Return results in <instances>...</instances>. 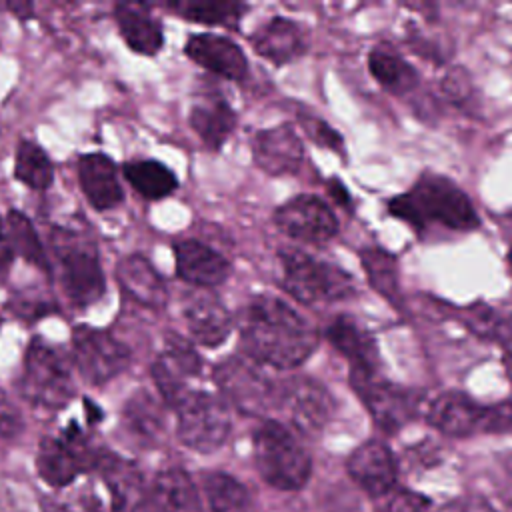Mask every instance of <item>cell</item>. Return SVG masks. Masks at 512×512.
Segmentation results:
<instances>
[{"label": "cell", "instance_id": "7c38bea8", "mask_svg": "<svg viewBox=\"0 0 512 512\" xmlns=\"http://www.w3.org/2000/svg\"><path fill=\"white\" fill-rule=\"evenodd\" d=\"M276 408L302 434H318L334 414L332 394L310 376H290L278 382Z\"/></svg>", "mask_w": 512, "mask_h": 512}, {"label": "cell", "instance_id": "2e32d148", "mask_svg": "<svg viewBox=\"0 0 512 512\" xmlns=\"http://www.w3.org/2000/svg\"><path fill=\"white\" fill-rule=\"evenodd\" d=\"M350 478L372 496H386L398 480V464L390 448L378 440H368L354 448L346 460Z\"/></svg>", "mask_w": 512, "mask_h": 512}, {"label": "cell", "instance_id": "ffe728a7", "mask_svg": "<svg viewBox=\"0 0 512 512\" xmlns=\"http://www.w3.org/2000/svg\"><path fill=\"white\" fill-rule=\"evenodd\" d=\"M174 258L178 278L196 288L212 290L226 282L232 272L230 262L220 252L192 238L174 244Z\"/></svg>", "mask_w": 512, "mask_h": 512}, {"label": "cell", "instance_id": "4316f807", "mask_svg": "<svg viewBox=\"0 0 512 512\" xmlns=\"http://www.w3.org/2000/svg\"><path fill=\"white\" fill-rule=\"evenodd\" d=\"M116 278L124 292L138 304L148 308H162L168 300V290L162 276L140 254L126 256L118 262Z\"/></svg>", "mask_w": 512, "mask_h": 512}, {"label": "cell", "instance_id": "f546056e", "mask_svg": "<svg viewBox=\"0 0 512 512\" xmlns=\"http://www.w3.org/2000/svg\"><path fill=\"white\" fill-rule=\"evenodd\" d=\"M122 422L140 442H154L164 428V412L160 402L148 390H136L124 404Z\"/></svg>", "mask_w": 512, "mask_h": 512}, {"label": "cell", "instance_id": "d6986e66", "mask_svg": "<svg viewBox=\"0 0 512 512\" xmlns=\"http://www.w3.org/2000/svg\"><path fill=\"white\" fill-rule=\"evenodd\" d=\"M326 338L348 360L350 374H378L380 354L376 338L360 322L350 316H338L328 324Z\"/></svg>", "mask_w": 512, "mask_h": 512}, {"label": "cell", "instance_id": "484cf974", "mask_svg": "<svg viewBox=\"0 0 512 512\" xmlns=\"http://www.w3.org/2000/svg\"><path fill=\"white\" fill-rule=\"evenodd\" d=\"M154 512H202L198 488L184 468L170 466L154 476L150 488Z\"/></svg>", "mask_w": 512, "mask_h": 512}, {"label": "cell", "instance_id": "f35d334b", "mask_svg": "<svg viewBox=\"0 0 512 512\" xmlns=\"http://www.w3.org/2000/svg\"><path fill=\"white\" fill-rule=\"evenodd\" d=\"M428 500L416 492H396L388 502V512H426Z\"/></svg>", "mask_w": 512, "mask_h": 512}, {"label": "cell", "instance_id": "9c48e42d", "mask_svg": "<svg viewBox=\"0 0 512 512\" xmlns=\"http://www.w3.org/2000/svg\"><path fill=\"white\" fill-rule=\"evenodd\" d=\"M214 382L224 398L242 414L264 416L276 408L278 382L264 372V366L242 352L222 360L214 368Z\"/></svg>", "mask_w": 512, "mask_h": 512}, {"label": "cell", "instance_id": "83f0119b", "mask_svg": "<svg viewBox=\"0 0 512 512\" xmlns=\"http://www.w3.org/2000/svg\"><path fill=\"white\" fill-rule=\"evenodd\" d=\"M190 126L210 150H220L236 128V112L220 96H206L190 110Z\"/></svg>", "mask_w": 512, "mask_h": 512}, {"label": "cell", "instance_id": "6da1fadb", "mask_svg": "<svg viewBox=\"0 0 512 512\" xmlns=\"http://www.w3.org/2000/svg\"><path fill=\"white\" fill-rule=\"evenodd\" d=\"M242 354L260 366L296 368L318 348L316 328L276 296L252 298L240 314Z\"/></svg>", "mask_w": 512, "mask_h": 512}, {"label": "cell", "instance_id": "1f68e13d", "mask_svg": "<svg viewBox=\"0 0 512 512\" xmlns=\"http://www.w3.org/2000/svg\"><path fill=\"white\" fill-rule=\"evenodd\" d=\"M4 228H6V234H8L10 246L14 250V256L24 258L28 264L40 268L46 274L52 270L44 244L40 242L32 222L22 212L10 210L6 214Z\"/></svg>", "mask_w": 512, "mask_h": 512}, {"label": "cell", "instance_id": "ee69618b", "mask_svg": "<svg viewBox=\"0 0 512 512\" xmlns=\"http://www.w3.org/2000/svg\"><path fill=\"white\" fill-rule=\"evenodd\" d=\"M42 512H70L66 504L52 500V498H44L42 500Z\"/></svg>", "mask_w": 512, "mask_h": 512}, {"label": "cell", "instance_id": "d590c367", "mask_svg": "<svg viewBox=\"0 0 512 512\" xmlns=\"http://www.w3.org/2000/svg\"><path fill=\"white\" fill-rule=\"evenodd\" d=\"M362 264L366 270V276L374 290H378L388 300H396L398 296V268L396 258L380 248H364Z\"/></svg>", "mask_w": 512, "mask_h": 512}, {"label": "cell", "instance_id": "8992f818", "mask_svg": "<svg viewBox=\"0 0 512 512\" xmlns=\"http://www.w3.org/2000/svg\"><path fill=\"white\" fill-rule=\"evenodd\" d=\"M18 392L26 402L44 410H62L76 394L64 358L38 336L26 348Z\"/></svg>", "mask_w": 512, "mask_h": 512}, {"label": "cell", "instance_id": "9a60e30c", "mask_svg": "<svg viewBox=\"0 0 512 512\" xmlns=\"http://www.w3.org/2000/svg\"><path fill=\"white\" fill-rule=\"evenodd\" d=\"M276 226L290 238L320 244L336 236L338 220L332 208L312 194H300L274 212Z\"/></svg>", "mask_w": 512, "mask_h": 512}, {"label": "cell", "instance_id": "603a6c76", "mask_svg": "<svg viewBox=\"0 0 512 512\" xmlns=\"http://www.w3.org/2000/svg\"><path fill=\"white\" fill-rule=\"evenodd\" d=\"M250 42L258 56L270 60L276 66L288 64L306 50L302 28L284 16H272L260 24L250 36Z\"/></svg>", "mask_w": 512, "mask_h": 512}, {"label": "cell", "instance_id": "e575fe53", "mask_svg": "<svg viewBox=\"0 0 512 512\" xmlns=\"http://www.w3.org/2000/svg\"><path fill=\"white\" fill-rule=\"evenodd\" d=\"M166 8L184 20L210 26H232L246 12L240 2H168Z\"/></svg>", "mask_w": 512, "mask_h": 512}, {"label": "cell", "instance_id": "8d00e7d4", "mask_svg": "<svg viewBox=\"0 0 512 512\" xmlns=\"http://www.w3.org/2000/svg\"><path fill=\"white\" fill-rule=\"evenodd\" d=\"M300 126L304 130V134L314 140L318 146L322 148H328L332 152H338L342 154L344 152V140L342 136L326 122H322L320 118H314V116H302L300 118Z\"/></svg>", "mask_w": 512, "mask_h": 512}, {"label": "cell", "instance_id": "5bb4252c", "mask_svg": "<svg viewBox=\"0 0 512 512\" xmlns=\"http://www.w3.org/2000/svg\"><path fill=\"white\" fill-rule=\"evenodd\" d=\"M150 372L162 400L176 408L192 390L190 380L202 374V358L186 338L168 334Z\"/></svg>", "mask_w": 512, "mask_h": 512}, {"label": "cell", "instance_id": "74e56055", "mask_svg": "<svg viewBox=\"0 0 512 512\" xmlns=\"http://www.w3.org/2000/svg\"><path fill=\"white\" fill-rule=\"evenodd\" d=\"M24 430V418L14 400L0 388V438L14 440Z\"/></svg>", "mask_w": 512, "mask_h": 512}, {"label": "cell", "instance_id": "60d3db41", "mask_svg": "<svg viewBox=\"0 0 512 512\" xmlns=\"http://www.w3.org/2000/svg\"><path fill=\"white\" fill-rule=\"evenodd\" d=\"M12 260H14V250L10 246V240H8V234H6V228L0 220V282L6 278L10 266H12Z\"/></svg>", "mask_w": 512, "mask_h": 512}, {"label": "cell", "instance_id": "ac0fdd59", "mask_svg": "<svg viewBox=\"0 0 512 512\" xmlns=\"http://www.w3.org/2000/svg\"><path fill=\"white\" fill-rule=\"evenodd\" d=\"M254 162L270 176L296 174L304 164V144L290 124L260 130L252 142Z\"/></svg>", "mask_w": 512, "mask_h": 512}, {"label": "cell", "instance_id": "4fadbf2b", "mask_svg": "<svg viewBox=\"0 0 512 512\" xmlns=\"http://www.w3.org/2000/svg\"><path fill=\"white\" fill-rule=\"evenodd\" d=\"M350 382L358 398L364 402L366 410L370 412L372 420L384 432L392 434L416 416L418 398L412 394V390L392 384L380 378L378 374L376 376L350 374Z\"/></svg>", "mask_w": 512, "mask_h": 512}, {"label": "cell", "instance_id": "44dd1931", "mask_svg": "<svg viewBox=\"0 0 512 512\" xmlns=\"http://www.w3.org/2000/svg\"><path fill=\"white\" fill-rule=\"evenodd\" d=\"M184 54L216 76L242 82L248 76V62L236 42L218 34H194L184 44Z\"/></svg>", "mask_w": 512, "mask_h": 512}, {"label": "cell", "instance_id": "c3c4849f", "mask_svg": "<svg viewBox=\"0 0 512 512\" xmlns=\"http://www.w3.org/2000/svg\"><path fill=\"white\" fill-rule=\"evenodd\" d=\"M0 326H2V318H0Z\"/></svg>", "mask_w": 512, "mask_h": 512}, {"label": "cell", "instance_id": "f6af8a7d", "mask_svg": "<svg viewBox=\"0 0 512 512\" xmlns=\"http://www.w3.org/2000/svg\"><path fill=\"white\" fill-rule=\"evenodd\" d=\"M84 510H86V512H106L104 506H102V502L98 500V496H86V500H84Z\"/></svg>", "mask_w": 512, "mask_h": 512}, {"label": "cell", "instance_id": "5b68a950", "mask_svg": "<svg viewBox=\"0 0 512 512\" xmlns=\"http://www.w3.org/2000/svg\"><path fill=\"white\" fill-rule=\"evenodd\" d=\"M284 290L304 304L334 302L356 294L354 278L340 266L318 260L296 248H280Z\"/></svg>", "mask_w": 512, "mask_h": 512}, {"label": "cell", "instance_id": "7bdbcfd3", "mask_svg": "<svg viewBox=\"0 0 512 512\" xmlns=\"http://www.w3.org/2000/svg\"><path fill=\"white\" fill-rule=\"evenodd\" d=\"M8 10H12L20 18H30L32 16V4L28 2H16V4H6Z\"/></svg>", "mask_w": 512, "mask_h": 512}, {"label": "cell", "instance_id": "e0dca14e", "mask_svg": "<svg viewBox=\"0 0 512 512\" xmlns=\"http://www.w3.org/2000/svg\"><path fill=\"white\" fill-rule=\"evenodd\" d=\"M184 320L192 338L208 348L220 346L232 332L234 320L224 302L206 288H196L184 302Z\"/></svg>", "mask_w": 512, "mask_h": 512}, {"label": "cell", "instance_id": "ab89813d", "mask_svg": "<svg viewBox=\"0 0 512 512\" xmlns=\"http://www.w3.org/2000/svg\"><path fill=\"white\" fill-rule=\"evenodd\" d=\"M436 512H494V508L482 496H460L446 502Z\"/></svg>", "mask_w": 512, "mask_h": 512}, {"label": "cell", "instance_id": "d4e9b609", "mask_svg": "<svg viewBox=\"0 0 512 512\" xmlns=\"http://www.w3.org/2000/svg\"><path fill=\"white\" fill-rule=\"evenodd\" d=\"M114 18L120 36L132 52L152 56L162 48V24L150 14L148 6L136 2H118L114 6Z\"/></svg>", "mask_w": 512, "mask_h": 512}, {"label": "cell", "instance_id": "836d02e7", "mask_svg": "<svg viewBox=\"0 0 512 512\" xmlns=\"http://www.w3.org/2000/svg\"><path fill=\"white\" fill-rule=\"evenodd\" d=\"M14 178L32 190H48L54 166L48 154L32 140H20L14 156Z\"/></svg>", "mask_w": 512, "mask_h": 512}, {"label": "cell", "instance_id": "4dcf8cb0", "mask_svg": "<svg viewBox=\"0 0 512 512\" xmlns=\"http://www.w3.org/2000/svg\"><path fill=\"white\" fill-rule=\"evenodd\" d=\"M122 170L128 184L146 200H162L178 188L174 172L158 160H132Z\"/></svg>", "mask_w": 512, "mask_h": 512}, {"label": "cell", "instance_id": "bcb514c9", "mask_svg": "<svg viewBox=\"0 0 512 512\" xmlns=\"http://www.w3.org/2000/svg\"><path fill=\"white\" fill-rule=\"evenodd\" d=\"M130 512H154V510H152L150 502H146V498H144V500H140V502H138Z\"/></svg>", "mask_w": 512, "mask_h": 512}, {"label": "cell", "instance_id": "7a4b0ae2", "mask_svg": "<svg viewBox=\"0 0 512 512\" xmlns=\"http://www.w3.org/2000/svg\"><path fill=\"white\" fill-rule=\"evenodd\" d=\"M388 212L416 230L442 224L450 230H472L478 214L466 192L452 180L436 174H422L410 190L388 202Z\"/></svg>", "mask_w": 512, "mask_h": 512}, {"label": "cell", "instance_id": "3957f363", "mask_svg": "<svg viewBox=\"0 0 512 512\" xmlns=\"http://www.w3.org/2000/svg\"><path fill=\"white\" fill-rule=\"evenodd\" d=\"M50 250L66 300L76 308L96 304L106 292V278L94 240L74 228L54 226L50 232Z\"/></svg>", "mask_w": 512, "mask_h": 512}, {"label": "cell", "instance_id": "30bf717a", "mask_svg": "<svg viewBox=\"0 0 512 512\" xmlns=\"http://www.w3.org/2000/svg\"><path fill=\"white\" fill-rule=\"evenodd\" d=\"M178 414V440L196 452L218 450L230 434L228 402L206 390H190L174 408Z\"/></svg>", "mask_w": 512, "mask_h": 512}, {"label": "cell", "instance_id": "52a82bcc", "mask_svg": "<svg viewBox=\"0 0 512 512\" xmlns=\"http://www.w3.org/2000/svg\"><path fill=\"white\" fill-rule=\"evenodd\" d=\"M426 420L446 436L464 438L478 432H504L512 428V408L506 404L484 406L464 392L450 390L428 404Z\"/></svg>", "mask_w": 512, "mask_h": 512}, {"label": "cell", "instance_id": "8fae6325", "mask_svg": "<svg viewBox=\"0 0 512 512\" xmlns=\"http://www.w3.org/2000/svg\"><path fill=\"white\" fill-rule=\"evenodd\" d=\"M72 358L90 386H102L130 364V348L110 332L80 324L72 330Z\"/></svg>", "mask_w": 512, "mask_h": 512}, {"label": "cell", "instance_id": "cb8c5ba5", "mask_svg": "<svg viewBox=\"0 0 512 512\" xmlns=\"http://www.w3.org/2000/svg\"><path fill=\"white\" fill-rule=\"evenodd\" d=\"M96 472L102 476L104 484L112 496V508L116 512L132 510L140 500H144L142 474L138 466L118 454L102 448L96 464Z\"/></svg>", "mask_w": 512, "mask_h": 512}, {"label": "cell", "instance_id": "b9f144b4", "mask_svg": "<svg viewBox=\"0 0 512 512\" xmlns=\"http://www.w3.org/2000/svg\"><path fill=\"white\" fill-rule=\"evenodd\" d=\"M326 188H328V192H330V196L340 204V206H344V208H350L352 206V200H350V194H348V190H346V186L338 180V178H332L328 184H326Z\"/></svg>", "mask_w": 512, "mask_h": 512}, {"label": "cell", "instance_id": "f1b7e54d", "mask_svg": "<svg viewBox=\"0 0 512 512\" xmlns=\"http://www.w3.org/2000/svg\"><path fill=\"white\" fill-rule=\"evenodd\" d=\"M368 70L378 80V84L392 94H406L418 86L416 68L388 44H378L370 50Z\"/></svg>", "mask_w": 512, "mask_h": 512}, {"label": "cell", "instance_id": "277c9868", "mask_svg": "<svg viewBox=\"0 0 512 512\" xmlns=\"http://www.w3.org/2000/svg\"><path fill=\"white\" fill-rule=\"evenodd\" d=\"M254 462L260 478L278 490L302 488L312 460L302 442L280 422L264 420L254 432Z\"/></svg>", "mask_w": 512, "mask_h": 512}, {"label": "cell", "instance_id": "ba28073f", "mask_svg": "<svg viewBox=\"0 0 512 512\" xmlns=\"http://www.w3.org/2000/svg\"><path fill=\"white\" fill-rule=\"evenodd\" d=\"M102 448L92 446L76 422H70L60 436H44L36 454L38 476L52 488L72 484L80 474L94 472Z\"/></svg>", "mask_w": 512, "mask_h": 512}, {"label": "cell", "instance_id": "d6a6232c", "mask_svg": "<svg viewBox=\"0 0 512 512\" xmlns=\"http://www.w3.org/2000/svg\"><path fill=\"white\" fill-rule=\"evenodd\" d=\"M202 488L212 512H248L252 498L248 488L226 472H206Z\"/></svg>", "mask_w": 512, "mask_h": 512}, {"label": "cell", "instance_id": "7402d4cb", "mask_svg": "<svg viewBox=\"0 0 512 512\" xmlns=\"http://www.w3.org/2000/svg\"><path fill=\"white\" fill-rule=\"evenodd\" d=\"M78 182L92 208L112 210L124 200L116 164L102 152L84 154L78 160Z\"/></svg>", "mask_w": 512, "mask_h": 512}, {"label": "cell", "instance_id": "7dc6e473", "mask_svg": "<svg viewBox=\"0 0 512 512\" xmlns=\"http://www.w3.org/2000/svg\"><path fill=\"white\" fill-rule=\"evenodd\" d=\"M510 266H512V248H510Z\"/></svg>", "mask_w": 512, "mask_h": 512}]
</instances>
